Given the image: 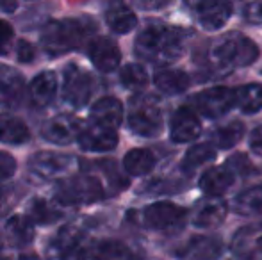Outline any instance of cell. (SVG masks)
<instances>
[{"label": "cell", "instance_id": "15", "mask_svg": "<svg viewBox=\"0 0 262 260\" xmlns=\"http://www.w3.org/2000/svg\"><path fill=\"white\" fill-rule=\"evenodd\" d=\"M79 145L86 152H111L118 146V134L113 129L91 123L80 132Z\"/></svg>", "mask_w": 262, "mask_h": 260}, {"label": "cell", "instance_id": "41", "mask_svg": "<svg viewBox=\"0 0 262 260\" xmlns=\"http://www.w3.org/2000/svg\"><path fill=\"white\" fill-rule=\"evenodd\" d=\"M2 244H4V241H2V232H0V250H2Z\"/></svg>", "mask_w": 262, "mask_h": 260}, {"label": "cell", "instance_id": "7", "mask_svg": "<svg viewBox=\"0 0 262 260\" xmlns=\"http://www.w3.org/2000/svg\"><path fill=\"white\" fill-rule=\"evenodd\" d=\"M186 214V208L171 201H157L143 210L141 219L146 228L157 230V232H171L184 225Z\"/></svg>", "mask_w": 262, "mask_h": 260}, {"label": "cell", "instance_id": "35", "mask_svg": "<svg viewBox=\"0 0 262 260\" xmlns=\"http://www.w3.org/2000/svg\"><path fill=\"white\" fill-rule=\"evenodd\" d=\"M250 148H252V152L255 155L262 157V125L257 127L250 135Z\"/></svg>", "mask_w": 262, "mask_h": 260}, {"label": "cell", "instance_id": "23", "mask_svg": "<svg viewBox=\"0 0 262 260\" xmlns=\"http://www.w3.org/2000/svg\"><path fill=\"white\" fill-rule=\"evenodd\" d=\"M90 260H138V255L120 241H102L90 248Z\"/></svg>", "mask_w": 262, "mask_h": 260}, {"label": "cell", "instance_id": "4", "mask_svg": "<svg viewBox=\"0 0 262 260\" xmlns=\"http://www.w3.org/2000/svg\"><path fill=\"white\" fill-rule=\"evenodd\" d=\"M104 198L100 180L91 175H77L66 178L55 189V200L61 205H86Z\"/></svg>", "mask_w": 262, "mask_h": 260}, {"label": "cell", "instance_id": "32", "mask_svg": "<svg viewBox=\"0 0 262 260\" xmlns=\"http://www.w3.org/2000/svg\"><path fill=\"white\" fill-rule=\"evenodd\" d=\"M29 219L32 223H38V225H49L54 223L61 218V212L57 208H54L49 201L45 200H34L29 205Z\"/></svg>", "mask_w": 262, "mask_h": 260}, {"label": "cell", "instance_id": "30", "mask_svg": "<svg viewBox=\"0 0 262 260\" xmlns=\"http://www.w3.org/2000/svg\"><path fill=\"white\" fill-rule=\"evenodd\" d=\"M120 80L123 87L130 91H141L148 84V73L141 64H125L120 72Z\"/></svg>", "mask_w": 262, "mask_h": 260}, {"label": "cell", "instance_id": "37", "mask_svg": "<svg viewBox=\"0 0 262 260\" xmlns=\"http://www.w3.org/2000/svg\"><path fill=\"white\" fill-rule=\"evenodd\" d=\"M169 0H134V4L141 9H159V7H164Z\"/></svg>", "mask_w": 262, "mask_h": 260}, {"label": "cell", "instance_id": "40", "mask_svg": "<svg viewBox=\"0 0 262 260\" xmlns=\"http://www.w3.org/2000/svg\"><path fill=\"white\" fill-rule=\"evenodd\" d=\"M187 2H189V4H193V6H196V4L200 2V0H187Z\"/></svg>", "mask_w": 262, "mask_h": 260}, {"label": "cell", "instance_id": "13", "mask_svg": "<svg viewBox=\"0 0 262 260\" xmlns=\"http://www.w3.org/2000/svg\"><path fill=\"white\" fill-rule=\"evenodd\" d=\"M43 137L55 145H68L73 139H79L82 123L73 116H55L43 125Z\"/></svg>", "mask_w": 262, "mask_h": 260}, {"label": "cell", "instance_id": "42", "mask_svg": "<svg viewBox=\"0 0 262 260\" xmlns=\"http://www.w3.org/2000/svg\"><path fill=\"white\" fill-rule=\"evenodd\" d=\"M0 260H9V258H6V257H0Z\"/></svg>", "mask_w": 262, "mask_h": 260}, {"label": "cell", "instance_id": "36", "mask_svg": "<svg viewBox=\"0 0 262 260\" xmlns=\"http://www.w3.org/2000/svg\"><path fill=\"white\" fill-rule=\"evenodd\" d=\"M13 39V27L7 21L0 20V46H6Z\"/></svg>", "mask_w": 262, "mask_h": 260}, {"label": "cell", "instance_id": "8", "mask_svg": "<svg viewBox=\"0 0 262 260\" xmlns=\"http://www.w3.org/2000/svg\"><path fill=\"white\" fill-rule=\"evenodd\" d=\"M62 100L72 107H82L91 97V77L75 64H68L62 75Z\"/></svg>", "mask_w": 262, "mask_h": 260}, {"label": "cell", "instance_id": "11", "mask_svg": "<svg viewBox=\"0 0 262 260\" xmlns=\"http://www.w3.org/2000/svg\"><path fill=\"white\" fill-rule=\"evenodd\" d=\"M232 0H200L196 4L198 21L205 31H217L232 16Z\"/></svg>", "mask_w": 262, "mask_h": 260}, {"label": "cell", "instance_id": "33", "mask_svg": "<svg viewBox=\"0 0 262 260\" xmlns=\"http://www.w3.org/2000/svg\"><path fill=\"white\" fill-rule=\"evenodd\" d=\"M16 173V160L11 153L0 152V180H7Z\"/></svg>", "mask_w": 262, "mask_h": 260}, {"label": "cell", "instance_id": "34", "mask_svg": "<svg viewBox=\"0 0 262 260\" xmlns=\"http://www.w3.org/2000/svg\"><path fill=\"white\" fill-rule=\"evenodd\" d=\"M16 59L20 63H31V61H34V46L29 41H25V39H20L16 43Z\"/></svg>", "mask_w": 262, "mask_h": 260}, {"label": "cell", "instance_id": "24", "mask_svg": "<svg viewBox=\"0 0 262 260\" xmlns=\"http://www.w3.org/2000/svg\"><path fill=\"white\" fill-rule=\"evenodd\" d=\"M31 132L20 118L9 114H0V141L7 145H24L29 141Z\"/></svg>", "mask_w": 262, "mask_h": 260}, {"label": "cell", "instance_id": "22", "mask_svg": "<svg viewBox=\"0 0 262 260\" xmlns=\"http://www.w3.org/2000/svg\"><path fill=\"white\" fill-rule=\"evenodd\" d=\"M234 107L245 114H255L262 109V84H246L234 89Z\"/></svg>", "mask_w": 262, "mask_h": 260}, {"label": "cell", "instance_id": "38", "mask_svg": "<svg viewBox=\"0 0 262 260\" xmlns=\"http://www.w3.org/2000/svg\"><path fill=\"white\" fill-rule=\"evenodd\" d=\"M18 7L16 0H0V9L6 11V13H14Z\"/></svg>", "mask_w": 262, "mask_h": 260}, {"label": "cell", "instance_id": "18", "mask_svg": "<svg viewBox=\"0 0 262 260\" xmlns=\"http://www.w3.org/2000/svg\"><path fill=\"white\" fill-rule=\"evenodd\" d=\"M93 123L116 130L123 122V105L114 97H104L91 107Z\"/></svg>", "mask_w": 262, "mask_h": 260}, {"label": "cell", "instance_id": "6", "mask_svg": "<svg viewBox=\"0 0 262 260\" xmlns=\"http://www.w3.org/2000/svg\"><path fill=\"white\" fill-rule=\"evenodd\" d=\"M47 260H90V248L82 243V233L73 226H64L52 239Z\"/></svg>", "mask_w": 262, "mask_h": 260}, {"label": "cell", "instance_id": "1", "mask_svg": "<svg viewBox=\"0 0 262 260\" xmlns=\"http://www.w3.org/2000/svg\"><path fill=\"white\" fill-rule=\"evenodd\" d=\"M134 50L141 59L164 66L179 61L184 52V39L175 29L152 25L139 32Z\"/></svg>", "mask_w": 262, "mask_h": 260}, {"label": "cell", "instance_id": "5", "mask_svg": "<svg viewBox=\"0 0 262 260\" xmlns=\"http://www.w3.org/2000/svg\"><path fill=\"white\" fill-rule=\"evenodd\" d=\"M128 127L134 134L143 137H154L162 130L161 107L152 97H136L130 102Z\"/></svg>", "mask_w": 262, "mask_h": 260}, {"label": "cell", "instance_id": "39", "mask_svg": "<svg viewBox=\"0 0 262 260\" xmlns=\"http://www.w3.org/2000/svg\"><path fill=\"white\" fill-rule=\"evenodd\" d=\"M257 250H259L260 253H262V235L259 237V239H257Z\"/></svg>", "mask_w": 262, "mask_h": 260}, {"label": "cell", "instance_id": "10", "mask_svg": "<svg viewBox=\"0 0 262 260\" xmlns=\"http://www.w3.org/2000/svg\"><path fill=\"white\" fill-rule=\"evenodd\" d=\"M75 159L66 153L55 152H38L29 160V168L34 175L41 178H57L72 170Z\"/></svg>", "mask_w": 262, "mask_h": 260}, {"label": "cell", "instance_id": "2", "mask_svg": "<svg viewBox=\"0 0 262 260\" xmlns=\"http://www.w3.org/2000/svg\"><path fill=\"white\" fill-rule=\"evenodd\" d=\"M95 31V25L86 20H52L43 27L41 45L43 50L50 57L62 56L66 52H72L73 49H79L80 43L86 39L88 34Z\"/></svg>", "mask_w": 262, "mask_h": 260}, {"label": "cell", "instance_id": "28", "mask_svg": "<svg viewBox=\"0 0 262 260\" xmlns=\"http://www.w3.org/2000/svg\"><path fill=\"white\" fill-rule=\"evenodd\" d=\"M214 157H216V152H214V148L209 145V143H200V145H194L193 148L187 150L186 157H184L182 170L186 171V173L196 171L200 166H204V164L214 160Z\"/></svg>", "mask_w": 262, "mask_h": 260}, {"label": "cell", "instance_id": "9", "mask_svg": "<svg viewBox=\"0 0 262 260\" xmlns=\"http://www.w3.org/2000/svg\"><path fill=\"white\" fill-rule=\"evenodd\" d=\"M194 107L205 118H221L234 107V89L225 86L209 87L194 97Z\"/></svg>", "mask_w": 262, "mask_h": 260}, {"label": "cell", "instance_id": "19", "mask_svg": "<svg viewBox=\"0 0 262 260\" xmlns=\"http://www.w3.org/2000/svg\"><path fill=\"white\" fill-rule=\"evenodd\" d=\"M235 180V173L230 168L216 166L205 171L200 178V189L210 198L223 196L232 187Z\"/></svg>", "mask_w": 262, "mask_h": 260}, {"label": "cell", "instance_id": "31", "mask_svg": "<svg viewBox=\"0 0 262 260\" xmlns=\"http://www.w3.org/2000/svg\"><path fill=\"white\" fill-rule=\"evenodd\" d=\"M243 134H245V127H243V123L234 122V123H228V125H225V127H220V129L214 132L212 141L217 148L228 150L241 141Z\"/></svg>", "mask_w": 262, "mask_h": 260}, {"label": "cell", "instance_id": "27", "mask_svg": "<svg viewBox=\"0 0 262 260\" xmlns=\"http://www.w3.org/2000/svg\"><path fill=\"white\" fill-rule=\"evenodd\" d=\"M105 21L111 27V31L116 34H128L130 31H134L138 25V16L136 13L127 6H114L107 11Z\"/></svg>", "mask_w": 262, "mask_h": 260}, {"label": "cell", "instance_id": "16", "mask_svg": "<svg viewBox=\"0 0 262 260\" xmlns=\"http://www.w3.org/2000/svg\"><path fill=\"white\" fill-rule=\"evenodd\" d=\"M90 59L97 69L104 73H111L120 66V49L109 38H97L90 43Z\"/></svg>", "mask_w": 262, "mask_h": 260}, {"label": "cell", "instance_id": "29", "mask_svg": "<svg viewBox=\"0 0 262 260\" xmlns=\"http://www.w3.org/2000/svg\"><path fill=\"white\" fill-rule=\"evenodd\" d=\"M235 210L243 216H253L262 212V184L246 189L235 198Z\"/></svg>", "mask_w": 262, "mask_h": 260}, {"label": "cell", "instance_id": "14", "mask_svg": "<svg viewBox=\"0 0 262 260\" xmlns=\"http://www.w3.org/2000/svg\"><path fill=\"white\" fill-rule=\"evenodd\" d=\"M223 255V243L217 237L198 235L189 239L179 250L182 260H217Z\"/></svg>", "mask_w": 262, "mask_h": 260}, {"label": "cell", "instance_id": "21", "mask_svg": "<svg viewBox=\"0 0 262 260\" xmlns=\"http://www.w3.org/2000/svg\"><path fill=\"white\" fill-rule=\"evenodd\" d=\"M6 237L13 246H27L34 239V223L27 216H13L6 223Z\"/></svg>", "mask_w": 262, "mask_h": 260}, {"label": "cell", "instance_id": "26", "mask_svg": "<svg viewBox=\"0 0 262 260\" xmlns=\"http://www.w3.org/2000/svg\"><path fill=\"white\" fill-rule=\"evenodd\" d=\"M156 166V155L146 148H134L125 155L123 168L132 177H141L154 170Z\"/></svg>", "mask_w": 262, "mask_h": 260}, {"label": "cell", "instance_id": "3", "mask_svg": "<svg viewBox=\"0 0 262 260\" xmlns=\"http://www.w3.org/2000/svg\"><path fill=\"white\" fill-rule=\"evenodd\" d=\"M259 57V46L243 34H228L212 46L210 59L221 72H232L253 64Z\"/></svg>", "mask_w": 262, "mask_h": 260}, {"label": "cell", "instance_id": "25", "mask_svg": "<svg viewBox=\"0 0 262 260\" xmlns=\"http://www.w3.org/2000/svg\"><path fill=\"white\" fill-rule=\"evenodd\" d=\"M154 82L162 93L179 94L189 87V77L182 69H161L154 77Z\"/></svg>", "mask_w": 262, "mask_h": 260}, {"label": "cell", "instance_id": "17", "mask_svg": "<svg viewBox=\"0 0 262 260\" xmlns=\"http://www.w3.org/2000/svg\"><path fill=\"white\" fill-rule=\"evenodd\" d=\"M225 218H227V203L221 198L209 196V200L198 205L193 216V225L202 230L216 228L225 221Z\"/></svg>", "mask_w": 262, "mask_h": 260}, {"label": "cell", "instance_id": "20", "mask_svg": "<svg viewBox=\"0 0 262 260\" xmlns=\"http://www.w3.org/2000/svg\"><path fill=\"white\" fill-rule=\"evenodd\" d=\"M57 87H59L57 75L54 72L39 73V75H36L31 80V86H29L31 100L36 105H49L55 98V94H57Z\"/></svg>", "mask_w": 262, "mask_h": 260}, {"label": "cell", "instance_id": "12", "mask_svg": "<svg viewBox=\"0 0 262 260\" xmlns=\"http://www.w3.org/2000/svg\"><path fill=\"white\" fill-rule=\"evenodd\" d=\"M202 134V125L196 112L189 107H180L173 114L169 123V137L173 143H191L196 141Z\"/></svg>", "mask_w": 262, "mask_h": 260}]
</instances>
